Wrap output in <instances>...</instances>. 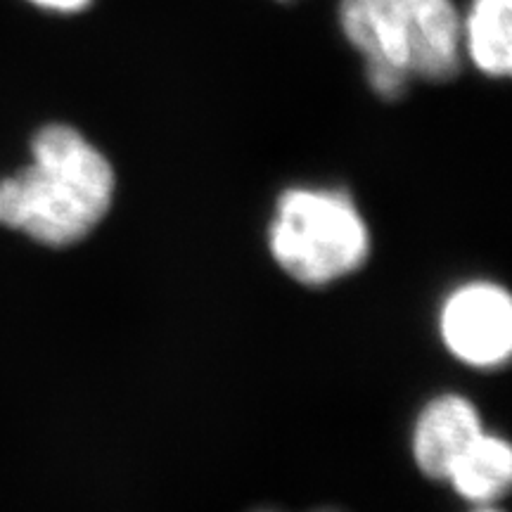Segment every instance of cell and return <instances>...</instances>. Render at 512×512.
Returning a JSON list of instances; mask_svg holds the SVG:
<instances>
[{"mask_svg": "<svg viewBox=\"0 0 512 512\" xmlns=\"http://www.w3.org/2000/svg\"><path fill=\"white\" fill-rule=\"evenodd\" d=\"M29 3L46 12H57V15H76L86 10L93 0H29Z\"/></svg>", "mask_w": 512, "mask_h": 512, "instance_id": "obj_9", "label": "cell"}, {"mask_svg": "<svg viewBox=\"0 0 512 512\" xmlns=\"http://www.w3.org/2000/svg\"><path fill=\"white\" fill-rule=\"evenodd\" d=\"M280 3H290V0H280Z\"/></svg>", "mask_w": 512, "mask_h": 512, "instance_id": "obj_11", "label": "cell"}, {"mask_svg": "<svg viewBox=\"0 0 512 512\" xmlns=\"http://www.w3.org/2000/svg\"><path fill=\"white\" fill-rule=\"evenodd\" d=\"M117 178L91 140L67 124L31 138V164L0 178V226L46 247L76 245L112 209Z\"/></svg>", "mask_w": 512, "mask_h": 512, "instance_id": "obj_1", "label": "cell"}, {"mask_svg": "<svg viewBox=\"0 0 512 512\" xmlns=\"http://www.w3.org/2000/svg\"><path fill=\"white\" fill-rule=\"evenodd\" d=\"M512 482L510 444L498 434L482 432L453 463L446 484L463 501L489 505L508 494Z\"/></svg>", "mask_w": 512, "mask_h": 512, "instance_id": "obj_6", "label": "cell"}, {"mask_svg": "<svg viewBox=\"0 0 512 512\" xmlns=\"http://www.w3.org/2000/svg\"><path fill=\"white\" fill-rule=\"evenodd\" d=\"M268 249L292 280L325 287L363 268L370 230L347 190L297 185L275 202Z\"/></svg>", "mask_w": 512, "mask_h": 512, "instance_id": "obj_2", "label": "cell"}, {"mask_svg": "<svg viewBox=\"0 0 512 512\" xmlns=\"http://www.w3.org/2000/svg\"><path fill=\"white\" fill-rule=\"evenodd\" d=\"M323 512H332V510H323Z\"/></svg>", "mask_w": 512, "mask_h": 512, "instance_id": "obj_12", "label": "cell"}, {"mask_svg": "<svg viewBox=\"0 0 512 512\" xmlns=\"http://www.w3.org/2000/svg\"><path fill=\"white\" fill-rule=\"evenodd\" d=\"M470 512H503V510H498L494 503H489V505H475Z\"/></svg>", "mask_w": 512, "mask_h": 512, "instance_id": "obj_10", "label": "cell"}, {"mask_svg": "<svg viewBox=\"0 0 512 512\" xmlns=\"http://www.w3.org/2000/svg\"><path fill=\"white\" fill-rule=\"evenodd\" d=\"M339 27L366 62H389L411 79H453L465 57L453 0H339Z\"/></svg>", "mask_w": 512, "mask_h": 512, "instance_id": "obj_3", "label": "cell"}, {"mask_svg": "<svg viewBox=\"0 0 512 512\" xmlns=\"http://www.w3.org/2000/svg\"><path fill=\"white\" fill-rule=\"evenodd\" d=\"M482 432V415L467 396H434L413 425L411 453L415 465L425 477L446 482L453 463Z\"/></svg>", "mask_w": 512, "mask_h": 512, "instance_id": "obj_5", "label": "cell"}, {"mask_svg": "<svg viewBox=\"0 0 512 512\" xmlns=\"http://www.w3.org/2000/svg\"><path fill=\"white\" fill-rule=\"evenodd\" d=\"M439 335L453 358L470 368L494 370L512 354V299L489 280L458 285L439 311Z\"/></svg>", "mask_w": 512, "mask_h": 512, "instance_id": "obj_4", "label": "cell"}, {"mask_svg": "<svg viewBox=\"0 0 512 512\" xmlns=\"http://www.w3.org/2000/svg\"><path fill=\"white\" fill-rule=\"evenodd\" d=\"M366 76H368L370 88H373V93L377 98H384V100L401 98V95L406 93L408 83L413 81L411 76L403 72V69L394 67V64L375 62V60L366 62Z\"/></svg>", "mask_w": 512, "mask_h": 512, "instance_id": "obj_8", "label": "cell"}, {"mask_svg": "<svg viewBox=\"0 0 512 512\" xmlns=\"http://www.w3.org/2000/svg\"><path fill=\"white\" fill-rule=\"evenodd\" d=\"M463 55L489 79L512 72V0H472L463 17Z\"/></svg>", "mask_w": 512, "mask_h": 512, "instance_id": "obj_7", "label": "cell"}]
</instances>
